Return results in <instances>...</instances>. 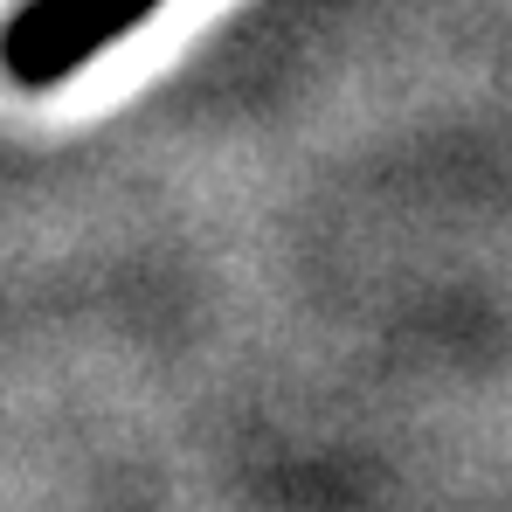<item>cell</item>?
<instances>
[{
	"mask_svg": "<svg viewBox=\"0 0 512 512\" xmlns=\"http://www.w3.org/2000/svg\"><path fill=\"white\" fill-rule=\"evenodd\" d=\"M167 0H21L0 21V77L21 90H56L146 28Z\"/></svg>",
	"mask_w": 512,
	"mask_h": 512,
	"instance_id": "cell-1",
	"label": "cell"
}]
</instances>
